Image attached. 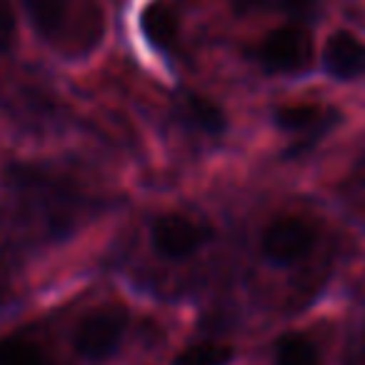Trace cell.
Wrapping results in <instances>:
<instances>
[{
	"label": "cell",
	"mask_w": 365,
	"mask_h": 365,
	"mask_svg": "<svg viewBox=\"0 0 365 365\" xmlns=\"http://www.w3.org/2000/svg\"><path fill=\"white\" fill-rule=\"evenodd\" d=\"M36 33L66 56H86L103 36L101 8L93 0H23Z\"/></svg>",
	"instance_id": "obj_1"
},
{
	"label": "cell",
	"mask_w": 365,
	"mask_h": 365,
	"mask_svg": "<svg viewBox=\"0 0 365 365\" xmlns=\"http://www.w3.org/2000/svg\"><path fill=\"white\" fill-rule=\"evenodd\" d=\"M11 185L26 213L41 220L51 235L61 238L76 225L81 195L71 180H63L61 175H53L41 168H13Z\"/></svg>",
	"instance_id": "obj_2"
},
{
	"label": "cell",
	"mask_w": 365,
	"mask_h": 365,
	"mask_svg": "<svg viewBox=\"0 0 365 365\" xmlns=\"http://www.w3.org/2000/svg\"><path fill=\"white\" fill-rule=\"evenodd\" d=\"M128 323H130V315L123 305H101V308L91 310L73 335L78 355L91 363L110 358L125 335Z\"/></svg>",
	"instance_id": "obj_3"
},
{
	"label": "cell",
	"mask_w": 365,
	"mask_h": 365,
	"mask_svg": "<svg viewBox=\"0 0 365 365\" xmlns=\"http://www.w3.org/2000/svg\"><path fill=\"white\" fill-rule=\"evenodd\" d=\"M318 243V228L303 215H280L263 230L260 248L275 265H293L303 260Z\"/></svg>",
	"instance_id": "obj_4"
},
{
	"label": "cell",
	"mask_w": 365,
	"mask_h": 365,
	"mask_svg": "<svg viewBox=\"0 0 365 365\" xmlns=\"http://www.w3.org/2000/svg\"><path fill=\"white\" fill-rule=\"evenodd\" d=\"M258 61L270 73H298L310 68L313 36L303 26H283L268 33L258 46Z\"/></svg>",
	"instance_id": "obj_5"
},
{
	"label": "cell",
	"mask_w": 365,
	"mask_h": 365,
	"mask_svg": "<svg viewBox=\"0 0 365 365\" xmlns=\"http://www.w3.org/2000/svg\"><path fill=\"white\" fill-rule=\"evenodd\" d=\"M150 243L158 255L182 260L205 245V230L182 213H163L150 225Z\"/></svg>",
	"instance_id": "obj_6"
},
{
	"label": "cell",
	"mask_w": 365,
	"mask_h": 365,
	"mask_svg": "<svg viewBox=\"0 0 365 365\" xmlns=\"http://www.w3.org/2000/svg\"><path fill=\"white\" fill-rule=\"evenodd\" d=\"M323 66L338 81H355L365 73V43L348 31H338L323 48Z\"/></svg>",
	"instance_id": "obj_7"
},
{
	"label": "cell",
	"mask_w": 365,
	"mask_h": 365,
	"mask_svg": "<svg viewBox=\"0 0 365 365\" xmlns=\"http://www.w3.org/2000/svg\"><path fill=\"white\" fill-rule=\"evenodd\" d=\"M143 36L155 48H170L178 41V16L165 3H150L140 16Z\"/></svg>",
	"instance_id": "obj_8"
},
{
	"label": "cell",
	"mask_w": 365,
	"mask_h": 365,
	"mask_svg": "<svg viewBox=\"0 0 365 365\" xmlns=\"http://www.w3.org/2000/svg\"><path fill=\"white\" fill-rule=\"evenodd\" d=\"M182 115L195 130L208 133V135H218L228 128V120H225L223 108L215 101L205 96H188L182 101Z\"/></svg>",
	"instance_id": "obj_9"
},
{
	"label": "cell",
	"mask_w": 365,
	"mask_h": 365,
	"mask_svg": "<svg viewBox=\"0 0 365 365\" xmlns=\"http://www.w3.org/2000/svg\"><path fill=\"white\" fill-rule=\"evenodd\" d=\"M328 118V110L315 103H290V106H280L275 110L273 120L280 130L288 133H310L320 128Z\"/></svg>",
	"instance_id": "obj_10"
},
{
	"label": "cell",
	"mask_w": 365,
	"mask_h": 365,
	"mask_svg": "<svg viewBox=\"0 0 365 365\" xmlns=\"http://www.w3.org/2000/svg\"><path fill=\"white\" fill-rule=\"evenodd\" d=\"M275 365H323V360L308 335L288 333L275 345Z\"/></svg>",
	"instance_id": "obj_11"
},
{
	"label": "cell",
	"mask_w": 365,
	"mask_h": 365,
	"mask_svg": "<svg viewBox=\"0 0 365 365\" xmlns=\"http://www.w3.org/2000/svg\"><path fill=\"white\" fill-rule=\"evenodd\" d=\"M0 365H56L38 343L26 338H3L0 340Z\"/></svg>",
	"instance_id": "obj_12"
},
{
	"label": "cell",
	"mask_w": 365,
	"mask_h": 365,
	"mask_svg": "<svg viewBox=\"0 0 365 365\" xmlns=\"http://www.w3.org/2000/svg\"><path fill=\"white\" fill-rule=\"evenodd\" d=\"M233 355L235 353L230 345L208 340V343H195L180 350L173 365H230Z\"/></svg>",
	"instance_id": "obj_13"
},
{
	"label": "cell",
	"mask_w": 365,
	"mask_h": 365,
	"mask_svg": "<svg viewBox=\"0 0 365 365\" xmlns=\"http://www.w3.org/2000/svg\"><path fill=\"white\" fill-rule=\"evenodd\" d=\"M16 38V13L11 0H0V53H6Z\"/></svg>",
	"instance_id": "obj_14"
},
{
	"label": "cell",
	"mask_w": 365,
	"mask_h": 365,
	"mask_svg": "<svg viewBox=\"0 0 365 365\" xmlns=\"http://www.w3.org/2000/svg\"><path fill=\"white\" fill-rule=\"evenodd\" d=\"M320 0H278V8L285 16L295 18V21H305V18L318 13Z\"/></svg>",
	"instance_id": "obj_15"
},
{
	"label": "cell",
	"mask_w": 365,
	"mask_h": 365,
	"mask_svg": "<svg viewBox=\"0 0 365 365\" xmlns=\"http://www.w3.org/2000/svg\"><path fill=\"white\" fill-rule=\"evenodd\" d=\"M230 6H233L235 13L240 16H253V13L263 11L268 6V0H230Z\"/></svg>",
	"instance_id": "obj_16"
},
{
	"label": "cell",
	"mask_w": 365,
	"mask_h": 365,
	"mask_svg": "<svg viewBox=\"0 0 365 365\" xmlns=\"http://www.w3.org/2000/svg\"><path fill=\"white\" fill-rule=\"evenodd\" d=\"M8 290H11V283H8L6 270L0 268V308H3V303L8 300Z\"/></svg>",
	"instance_id": "obj_17"
}]
</instances>
